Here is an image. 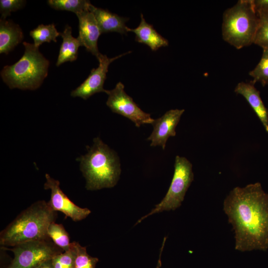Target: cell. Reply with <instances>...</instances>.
<instances>
[{
  "label": "cell",
  "mask_w": 268,
  "mask_h": 268,
  "mask_svg": "<svg viewBox=\"0 0 268 268\" xmlns=\"http://www.w3.org/2000/svg\"><path fill=\"white\" fill-rule=\"evenodd\" d=\"M47 3L55 9L71 11L76 15L89 10L91 4L90 1L86 0H49Z\"/></svg>",
  "instance_id": "obj_20"
},
{
  "label": "cell",
  "mask_w": 268,
  "mask_h": 268,
  "mask_svg": "<svg viewBox=\"0 0 268 268\" xmlns=\"http://www.w3.org/2000/svg\"><path fill=\"white\" fill-rule=\"evenodd\" d=\"M71 31V27L67 25L64 31L60 33L63 42L56 63L57 67L64 63L73 62L77 59L78 48L82 45L77 38L72 36Z\"/></svg>",
  "instance_id": "obj_17"
},
{
  "label": "cell",
  "mask_w": 268,
  "mask_h": 268,
  "mask_svg": "<svg viewBox=\"0 0 268 268\" xmlns=\"http://www.w3.org/2000/svg\"><path fill=\"white\" fill-rule=\"evenodd\" d=\"M234 92L243 96L252 107L268 134V109L264 105L260 91L251 81L240 82L235 88Z\"/></svg>",
  "instance_id": "obj_13"
},
{
  "label": "cell",
  "mask_w": 268,
  "mask_h": 268,
  "mask_svg": "<svg viewBox=\"0 0 268 268\" xmlns=\"http://www.w3.org/2000/svg\"><path fill=\"white\" fill-rule=\"evenodd\" d=\"M26 1L23 0H0V12L1 19H5L12 11H16L23 7Z\"/></svg>",
  "instance_id": "obj_25"
},
{
  "label": "cell",
  "mask_w": 268,
  "mask_h": 268,
  "mask_svg": "<svg viewBox=\"0 0 268 268\" xmlns=\"http://www.w3.org/2000/svg\"><path fill=\"white\" fill-rule=\"evenodd\" d=\"M249 74L253 78L251 81L253 84L260 82L263 86L268 84V48L263 49L261 60Z\"/></svg>",
  "instance_id": "obj_21"
},
{
  "label": "cell",
  "mask_w": 268,
  "mask_h": 268,
  "mask_svg": "<svg viewBox=\"0 0 268 268\" xmlns=\"http://www.w3.org/2000/svg\"><path fill=\"white\" fill-rule=\"evenodd\" d=\"M23 39L19 26L11 20H0V53L8 54Z\"/></svg>",
  "instance_id": "obj_16"
},
{
  "label": "cell",
  "mask_w": 268,
  "mask_h": 268,
  "mask_svg": "<svg viewBox=\"0 0 268 268\" xmlns=\"http://www.w3.org/2000/svg\"><path fill=\"white\" fill-rule=\"evenodd\" d=\"M2 247L11 251L14 255L6 268H35L64 252L50 237L21 243L11 248Z\"/></svg>",
  "instance_id": "obj_7"
},
{
  "label": "cell",
  "mask_w": 268,
  "mask_h": 268,
  "mask_svg": "<svg viewBox=\"0 0 268 268\" xmlns=\"http://www.w3.org/2000/svg\"><path fill=\"white\" fill-rule=\"evenodd\" d=\"M88 10L93 14L101 34L116 32L122 34L128 33L126 23L128 18L123 17L107 10L96 7L91 3Z\"/></svg>",
  "instance_id": "obj_14"
},
{
  "label": "cell",
  "mask_w": 268,
  "mask_h": 268,
  "mask_svg": "<svg viewBox=\"0 0 268 268\" xmlns=\"http://www.w3.org/2000/svg\"><path fill=\"white\" fill-rule=\"evenodd\" d=\"M124 88V85L119 82L114 89L108 90L107 106L113 112L130 120L136 127L145 124H152L154 119L138 107L133 98L126 93Z\"/></svg>",
  "instance_id": "obj_8"
},
{
  "label": "cell",
  "mask_w": 268,
  "mask_h": 268,
  "mask_svg": "<svg viewBox=\"0 0 268 268\" xmlns=\"http://www.w3.org/2000/svg\"><path fill=\"white\" fill-rule=\"evenodd\" d=\"M45 178L44 189L51 191V198L48 202L54 211L63 213L75 222L85 219L90 214V209L76 205L67 196L60 188L58 180L48 174L45 175Z\"/></svg>",
  "instance_id": "obj_9"
},
{
  "label": "cell",
  "mask_w": 268,
  "mask_h": 268,
  "mask_svg": "<svg viewBox=\"0 0 268 268\" xmlns=\"http://www.w3.org/2000/svg\"><path fill=\"white\" fill-rule=\"evenodd\" d=\"M130 53L131 52L110 58L105 55L101 54L97 59L99 61L98 67L91 70L89 76L84 82L71 91V96L73 97H79L86 100L96 93L103 92L107 94L108 90L103 88V85L109 66L114 61Z\"/></svg>",
  "instance_id": "obj_10"
},
{
  "label": "cell",
  "mask_w": 268,
  "mask_h": 268,
  "mask_svg": "<svg viewBox=\"0 0 268 268\" xmlns=\"http://www.w3.org/2000/svg\"><path fill=\"white\" fill-rule=\"evenodd\" d=\"M166 240V237H164L163 241L162 247H161V250H160L159 260H158L157 265V266H156V268H160L161 267V256L162 251H163V247L164 246V244H165Z\"/></svg>",
  "instance_id": "obj_28"
},
{
  "label": "cell",
  "mask_w": 268,
  "mask_h": 268,
  "mask_svg": "<svg viewBox=\"0 0 268 268\" xmlns=\"http://www.w3.org/2000/svg\"><path fill=\"white\" fill-rule=\"evenodd\" d=\"M256 11H268V0H253Z\"/></svg>",
  "instance_id": "obj_26"
},
{
  "label": "cell",
  "mask_w": 268,
  "mask_h": 268,
  "mask_svg": "<svg viewBox=\"0 0 268 268\" xmlns=\"http://www.w3.org/2000/svg\"><path fill=\"white\" fill-rule=\"evenodd\" d=\"M54 24H40L30 32V36L34 40V45L37 48L43 43L57 42V38L60 35Z\"/></svg>",
  "instance_id": "obj_18"
},
{
  "label": "cell",
  "mask_w": 268,
  "mask_h": 268,
  "mask_svg": "<svg viewBox=\"0 0 268 268\" xmlns=\"http://www.w3.org/2000/svg\"><path fill=\"white\" fill-rule=\"evenodd\" d=\"M35 268H53L52 259L44 262Z\"/></svg>",
  "instance_id": "obj_27"
},
{
  "label": "cell",
  "mask_w": 268,
  "mask_h": 268,
  "mask_svg": "<svg viewBox=\"0 0 268 268\" xmlns=\"http://www.w3.org/2000/svg\"><path fill=\"white\" fill-rule=\"evenodd\" d=\"M23 44V55L14 64L4 66L1 76L11 89L35 90L47 76L49 62L34 44L26 42Z\"/></svg>",
  "instance_id": "obj_4"
},
{
  "label": "cell",
  "mask_w": 268,
  "mask_h": 268,
  "mask_svg": "<svg viewBox=\"0 0 268 268\" xmlns=\"http://www.w3.org/2000/svg\"><path fill=\"white\" fill-rule=\"evenodd\" d=\"M223 210L234 230L236 250L268 249V194L260 183L234 188L224 201Z\"/></svg>",
  "instance_id": "obj_1"
},
{
  "label": "cell",
  "mask_w": 268,
  "mask_h": 268,
  "mask_svg": "<svg viewBox=\"0 0 268 268\" xmlns=\"http://www.w3.org/2000/svg\"><path fill=\"white\" fill-rule=\"evenodd\" d=\"M78 160L87 190L110 188L117 184L121 172L119 158L99 137L93 139V144L88 149V152Z\"/></svg>",
  "instance_id": "obj_3"
},
{
  "label": "cell",
  "mask_w": 268,
  "mask_h": 268,
  "mask_svg": "<svg viewBox=\"0 0 268 268\" xmlns=\"http://www.w3.org/2000/svg\"><path fill=\"white\" fill-rule=\"evenodd\" d=\"M259 17V26L254 43L263 49L268 48V11L257 12Z\"/></svg>",
  "instance_id": "obj_22"
},
{
  "label": "cell",
  "mask_w": 268,
  "mask_h": 268,
  "mask_svg": "<svg viewBox=\"0 0 268 268\" xmlns=\"http://www.w3.org/2000/svg\"><path fill=\"white\" fill-rule=\"evenodd\" d=\"M259 17L253 0H240L223 15V39L237 49L254 43Z\"/></svg>",
  "instance_id": "obj_5"
},
{
  "label": "cell",
  "mask_w": 268,
  "mask_h": 268,
  "mask_svg": "<svg viewBox=\"0 0 268 268\" xmlns=\"http://www.w3.org/2000/svg\"><path fill=\"white\" fill-rule=\"evenodd\" d=\"M140 24L136 28H127L128 32H132L135 34V40L140 43L146 45L153 51L161 47L168 46V41L159 34L152 25L145 21L142 13L140 14Z\"/></svg>",
  "instance_id": "obj_15"
},
{
  "label": "cell",
  "mask_w": 268,
  "mask_h": 268,
  "mask_svg": "<svg viewBox=\"0 0 268 268\" xmlns=\"http://www.w3.org/2000/svg\"><path fill=\"white\" fill-rule=\"evenodd\" d=\"M184 112V109H171L154 120L152 132L147 138L151 141V146H160L165 149L169 137L176 135V127Z\"/></svg>",
  "instance_id": "obj_11"
},
{
  "label": "cell",
  "mask_w": 268,
  "mask_h": 268,
  "mask_svg": "<svg viewBox=\"0 0 268 268\" xmlns=\"http://www.w3.org/2000/svg\"><path fill=\"white\" fill-rule=\"evenodd\" d=\"M56 211L41 200L23 210L0 233L2 247H13L28 241L49 238L48 228L55 222Z\"/></svg>",
  "instance_id": "obj_2"
},
{
  "label": "cell",
  "mask_w": 268,
  "mask_h": 268,
  "mask_svg": "<svg viewBox=\"0 0 268 268\" xmlns=\"http://www.w3.org/2000/svg\"><path fill=\"white\" fill-rule=\"evenodd\" d=\"M48 235L53 242L64 252L69 250L72 242H70L68 233L62 224L51 223L48 228Z\"/></svg>",
  "instance_id": "obj_19"
},
{
  "label": "cell",
  "mask_w": 268,
  "mask_h": 268,
  "mask_svg": "<svg viewBox=\"0 0 268 268\" xmlns=\"http://www.w3.org/2000/svg\"><path fill=\"white\" fill-rule=\"evenodd\" d=\"M76 255V241H74L69 250L55 256L52 259L53 268H74Z\"/></svg>",
  "instance_id": "obj_23"
},
{
  "label": "cell",
  "mask_w": 268,
  "mask_h": 268,
  "mask_svg": "<svg viewBox=\"0 0 268 268\" xmlns=\"http://www.w3.org/2000/svg\"><path fill=\"white\" fill-rule=\"evenodd\" d=\"M78 19L79 35L77 38L82 46L96 56L98 59L101 55L98 51L97 42L101 34L98 23L89 10L84 11L76 15Z\"/></svg>",
  "instance_id": "obj_12"
},
{
  "label": "cell",
  "mask_w": 268,
  "mask_h": 268,
  "mask_svg": "<svg viewBox=\"0 0 268 268\" xmlns=\"http://www.w3.org/2000/svg\"><path fill=\"white\" fill-rule=\"evenodd\" d=\"M193 180L192 163L184 157L176 156L173 178L165 196L149 213L141 217L134 225L151 215L163 211L174 210L180 207Z\"/></svg>",
  "instance_id": "obj_6"
},
{
  "label": "cell",
  "mask_w": 268,
  "mask_h": 268,
  "mask_svg": "<svg viewBox=\"0 0 268 268\" xmlns=\"http://www.w3.org/2000/svg\"><path fill=\"white\" fill-rule=\"evenodd\" d=\"M76 247L74 268H95L98 259L89 255L86 247L82 246L78 242H76Z\"/></svg>",
  "instance_id": "obj_24"
}]
</instances>
